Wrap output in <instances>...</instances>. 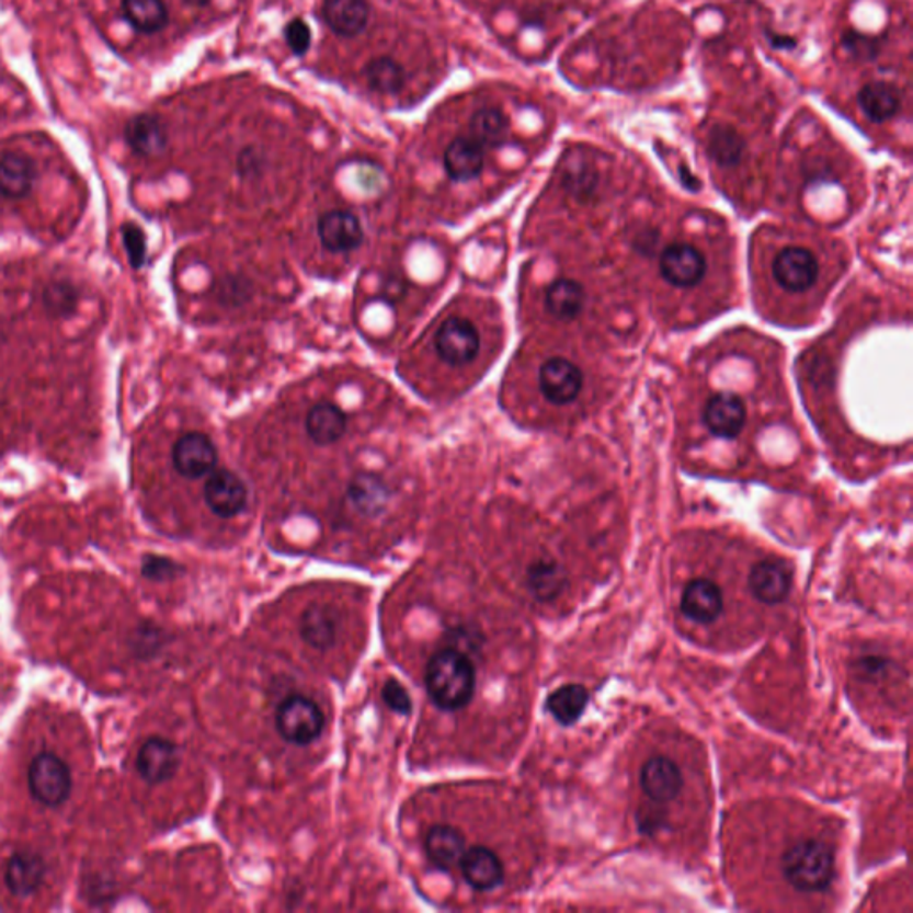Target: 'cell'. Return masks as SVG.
Segmentation results:
<instances>
[{
  "label": "cell",
  "instance_id": "obj_1",
  "mask_svg": "<svg viewBox=\"0 0 913 913\" xmlns=\"http://www.w3.org/2000/svg\"><path fill=\"white\" fill-rule=\"evenodd\" d=\"M785 883L798 894H823L835 880L837 856L830 842L813 835L794 838L779 856Z\"/></svg>",
  "mask_w": 913,
  "mask_h": 913
},
{
  "label": "cell",
  "instance_id": "obj_2",
  "mask_svg": "<svg viewBox=\"0 0 913 913\" xmlns=\"http://www.w3.org/2000/svg\"><path fill=\"white\" fill-rule=\"evenodd\" d=\"M426 693L441 710L455 712L469 705L477 687V671L466 653L445 648L426 665Z\"/></svg>",
  "mask_w": 913,
  "mask_h": 913
},
{
  "label": "cell",
  "instance_id": "obj_3",
  "mask_svg": "<svg viewBox=\"0 0 913 913\" xmlns=\"http://www.w3.org/2000/svg\"><path fill=\"white\" fill-rule=\"evenodd\" d=\"M771 278L789 295H807L818 287L823 266L821 259L803 243H787L771 259Z\"/></svg>",
  "mask_w": 913,
  "mask_h": 913
},
{
  "label": "cell",
  "instance_id": "obj_4",
  "mask_svg": "<svg viewBox=\"0 0 913 913\" xmlns=\"http://www.w3.org/2000/svg\"><path fill=\"white\" fill-rule=\"evenodd\" d=\"M708 259L698 244L673 241L659 255V275L674 289H694L707 277Z\"/></svg>",
  "mask_w": 913,
  "mask_h": 913
},
{
  "label": "cell",
  "instance_id": "obj_5",
  "mask_svg": "<svg viewBox=\"0 0 913 913\" xmlns=\"http://www.w3.org/2000/svg\"><path fill=\"white\" fill-rule=\"evenodd\" d=\"M275 727L284 741L307 746L323 732L326 716L311 698L293 694L278 705Z\"/></svg>",
  "mask_w": 913,
  "mask_h": 913
},
{
  "label": "cell",
  "instance_id": "obj_6",
  "mask_svg": "<svg viewBox=\"0 0 913 913\" xmlns=\"http://www.w3.org/2000/svg\"><path fill=\"white\" fill-rule=\"evenodd\" d=\"M30 790L45 807H59L72 792V775L68 765L54 753L34 756L27 773Z\"/></svg>",
  "mask_w": 913,
  "mask_h": 913
},
{
  "label": "cell",
  "instance_id": "obj_7",
  "mask_svg": "<svg viewBox=\"0 0 913 913\" xmlns=\"http://www.w3.org/2000/svg\"><path fill=\"white\" fill-rule=\"evenodd\" d=\"M584 378V372L579 364L562 355H555L540 364L537 383L546 402L564 407L577 402V398L582 395Z\"/></svg>",
  "mask_w": 913,
  "mask_h": 913
},
{
  "label": "cell",
  "instance_id": "obj_8",
  "mask_svg": "<svg viewBox=\"0 0 913 913\" xmlns=\"http://www.w3.org/2000/svg\"><path fill=\"white\" fill-rule=\"evenodd\" d=\"M639 785L644 798L655 807H671L684 792V771L670 756H651L642 764Z\"/></svg>",
  "mask_w": 913,
  "mask_h": 913
},
{
  "label": "cell",
  "instance_id": "obj_9",
  "mask_svg": "<svg viewBox=\"0 0 913 913\" xmlns=\"http://www.w3.org/2000/svg\"><path fill=\"white\" fill-rule=\"evenodd\" d=\"M434 345L443 363L459 368L477 360L480 350L479 330L466 318L452 316L435 332Z\"/></svg>",
  "mask_w": 913,
  "mask_h": 913
},
{
  "label": "cell",
  "instance_id": "obj_10",
  "mask_svg": "<svg viewBox=\"0 0 913 913\" xmlns=\"http://www.w3.org/2000/svg\"><path fill=\"white\" fill-rule=\"evenodd\" d=\"M680 614L696 627H712L724 613V594L707 577L691 579L680 594Z\"/></svg>",
  "mask_w": 913,
  "mask_h": 913
},
{
  "label": "cell",
  "instance_id": "obj_11",
  "mask_svg": "<svg viewBox=\"0 0 913 913\" xmlns=\"http://www.w3.org/2000/svg\"><path fill=\"white\" fill-rule=\"evenodd\" d=\"M701 421L712 437L722 441L739 440L747 423L746 403L733 392H718L705 402Z\"/></svg>",
  "mask_w": 913,
  "mask_h": 913
},
{
  "label": "cell",
  "instance_id": "obj_12",
  "mask_svg": "<svg viewBox=\"0 0 913 913\" xmlns=\"http://www.w3.org/2000/svg\"><path fill=\"white\" fill-rule=\"evenodd\" d=\"M172 463L175 471L184 479L201 480L215 471L218 452L209 435L187 432L175 441Z\"/></svg>",
  "mask_w": 913,
  "mask_h": 913
},
{
  "label": "cell",
  "instance_id": "obj_13",
  "mask_svg": "<svg viewBox=\"0 0 913 913\" xmlns=\"http://www.w3.org/2000/svg\"><path fill=\"white\" fill-rule=\"evenodd\" d=\"M204 500L213 514L230 520L247 509L249 489L230 469H216L204 486Z\"/></svg>",
  "mask_w": 913,
  "mask_h": 913
},
{
  "label": "cell",
  "instance_id": "obj_14",
  "mask_svg": "<svg viewBox=\"0 0 913 913\" xmlns=\"http://www.w3.org/2000/svg\"><path fill=\"white\" fill-rule=\"evenodd\" d=\"M747 587L756 602L779 605L789 598L792 589V571L781 560H758L751 568Z\"/></svg>",
  "mask_w": 913,
  "mask_h": 913
},
{
  "label": "cell",
  "instance_id": "obj_15",
  "mask_svg": "<svg viewBox=\"0 0 913 913\" xmlns=\"http://www.w3.org/2000/svg\"><path fill=\"white\" fill-rule=\"evenodd\" d=\"M318 238L329 252L346 254L360 249L364 241L360 218L345 209L329 210L318 220Z\"/></svg>",
  "mask_w": 913,
  "mask_h": 913
},
{
  "label": "cell",
  "instance_id": "obj_16",
  "mask_svg": "<svg viewBox=\"0 0 913 913\" xmlns=\"http://www.w3.org/2000/svg\"><path fill=\"white\" fill-rule=\"evenodd\" d=\"M136 767L147 784L159 785L175 775L179 767V751L173 742L163 737H150L139 747Z\"/></svg>",
  "mask_w": 913,
  "mask_h": 913
},
{
  "label": "cell",
  "instance_id": "obj_17",
  "mask_svg": "<svg viewBox=\"0 0 913 913\" xmlns=\"http://www.w3.org/2000/svg\"><path fill=\"white\" fill-rule=\"evenodd\" d=\"M368 0H323L321 19L332 33L341 38H355L368 27Z\"/></svg>",
  "mask_w": 913,
  "mask_h": 913
},
{
  "label": "cell",
  "instance_id": "obj_18",
  "mask_svg": "<svg viewBox=\"0 0 913 913\" xmlns=\"http://www.w3.org/2000/svg\"><path fill=\"white\" fill-rule=\"evenodd\" d=\"M459 866L469 887L479 890V892L498 889L505 880V870H503L500 856L486 846H473L466 849Z\"/></svg>",
  "mask_w": 913,
  "mask_h": 913
},
{
  "label": "cell",
  "instance_id": "obj_19",
  "mask_svg": "<svg viewBox=\"0 0 913 913\" xmlns=\"http://www.w3.org/2000/svg\"><path fill=\"white\" fill-rule=\"evenodd\" d=\"M38 168L25 153L8 152L0 158V196L22 201L33 192Z\"/></svg>",
  "mask_w": 913,
  "mask_h": 913
},
{
  "label": "cell",
  "instance_id": "obj_20",
  "mask_svg": "<svg viewBox=\"0 0 913 913\" xmlns=\"http://www.w3.org/2000/svg\"><path fill=\"white\" fill-rule=\"evenodd\" d=\"M446 175L454 182H469L480 178L486 164V150L469 136L455 138L445 150Z\"/></svg>",
  "mask_w": 913,
  "mask_h": 913
},
{
  "label": "cell",
  "instance_id": "obj_21",
  "mask_svg": "<svg viewBox=\"0 0 913 913\" xmlns=\"http://www.w3.org/2000/svg\"><path fill=\"white\" fill-rule=\"evenodd\" d=\"M125 141L141 158H159L168 149L163 122L153 115H136L125 125Z\"/></svg>",
  "mask_w": 913,
  "mask_h": 913
},
{
  "label": "cell",
  "instance_id": "obj_22",
  "mask_svg": "<svg viewBox=\"0 0 913 913\" xmlns=\"http://www.w3.org/2000/svg\"><path fill=\"white\" fill-rule=\"evenodd\" d=\"M425 852L437 869L449 872L459 866L466 853V838L460 830L448 824H435L426 833Z\"/></svg>",
  "mask_w": 913,
  "mask_h": 913
},
{
  "label": "cell",
  "instance_id": "obj_23",
  "mask_svg": "<svg viewBox=\"0 0 913 913\" xmlns=\"http://www.w3.org/2000/svg\"><path fill=\"white\" fill-rule=\"evenodd\" d=\"M349 420L340 407L330 402L312 406L306 416V432L318 446L334 445L346 434Z\"/></svg>",
  "mask_w": 913,
  "mask_h": 913
},
{
  "label": "cell",
  "instance_id": "obj_24",
  "mask_svg": "<svg viewBox=\"0 0 913 913\" xmlns=\"http://www.w3.org/2000/svg\"><path fill=\"white\" fill-rule=\"evenodd\" d=\"M901 91L892 82H869L858 91V105L875 124L892 121L901 111Z\"/></svg>",
  "mask_w": 913,
  "mask_h": 913
},
{
  "label": "cell",
  "instance_id": "obj_25",
  "mask_svg": "<svg viewBox=\"0 0 913 913\" xmlns=\"http://www.w3.org/2000/svg\"><path fill=\"white\" fill-rule=\"evenodd\" d=\"M301 637L316 650H329L334 646L340 631V614L323 603H315L301 616Z\"/></svg>",
  "mask_w": 913,
  "mask_h": 913
},
{
  "label": "cell",
  "instance_id": "obj_26",
  "mask_svg": "<svg viewBox=\"0 0 913 913\" xmlns=\"http://www.w3.org/2000/svg\"><path fill=\"white\" fill-rule=\"evenodd\" d=\"M45 864L36 853L19 852L11 856L5 869V883L13 894L27 898L44 881Z\"/></svg>",
  "mask_w": 913,
  "mask_h": 913
},
{
  "label": "cell",
  "instance_id": "obj_27",
  "mask_svg": "<svg viewBox=\"0 0 913 913\" xmlns=\"http://www.w3.org/2000/svg\"><path fill=\"white\" fill-rule=\"evenodd\" d=\"M391 491L377 475H357L349 486V500L361 516L375 517L388 507Z\"/></svg>",
  "mask_w": 913,
  "mask_h": 913
},
{
  "label": "cell",
  "instance_id": "obj_28",
  "mask_svg": "<svg viewBox=\"0 0 913 913\" xmlns=\"http://www.w3.org/2000/svg\"><path fill=\"white\" fill-rule=\"evenodd\" d=\"M545 307L555 320L571 321L579 318L585 307L584 286L571 278L555 281L546 289Z\"/></svg>",
  "mask_w": 913,
  "mask_h": 913
},
{
  "label": "cell",
  "instance_id": "obj_29",
  "mask_svg": "<svg viewBox=\"0 0 913 913\" xmlns=\"http://www.w3.org/2000/svg\"><path fill=\"white\" fill-rule=\"evenodd\" d=\"M568 584V577L562 566L553 559H537L526 571V585L534 598L539 602H551L559 598Z\"/></svg>",
  "mask_w": 913,
  "mask_h": 913
},
{
  "label": "cell",
  "instance_id": "obj_30",
  "mask_svg": "<svg viewBox=\"0 0 913 913\" xmlns=\"http://www.w3.org/2000/svg\"><path fill=\"white\" fill-rule=\"evenodd\" d=\"M122 11L133 30L141 34H156L170 22L164 0H122Z\"/></svg>",
  "mask_w": 913,
  "mask_h": 913
},
{
  "label": "cell",
  "instance_id": "obj_31",
  "mask_svg": "<svg viewBox=\"0 0 913 913\" xmlns=\"http://www.w3.org/2000/svg\"><path fill=\"white\" fill-rule=\"evenodd\" d=\"M509 121L497 107H483L469 121V138L477 141L483 150L498 149L507 141Z\"/></svg>",
  "mask_w": 913,
  "mask_h": 913
},
{
  "label": "cell",
  "instance_id": "obj_32",
  "mask_svg": "<svg viewBox=\"0 0 913 913\" xmlns=\"http://www.w3.org/2000/svg\"><path fill=\"white\" fill-rule=\"evenodd\" d=\"M363 76L369 90L377 91L380 95H395L402 91L407 81L402 65L389 56H380L366 62Z\"/></svg>",
  "mask_w": 913,
  "mask_h": 913
},
{
  "label": "cell",
  "instance_id": "obj_33",
  "mask_svg": "<svg viewBox=\"0 0 913 913\" xmlns=\"http://www.w3.org/2000/svg\"><path fill=\"white\" fill-rule=\"evenodd\" d=\"M589 694L585 687L579 684H569L550 694L546 701V708L550 710L555 721L569 727L582 718L587 707Z\"/></svg>",
  "mask_w": 913,
  "mask_h": 913
},
{
  "label": "cell",
  "instance_id": "obj_34",
  "mask_svg": "<svg viewBox=\"0 0 913 913\" xmlns=\"http://www.w3.org/2000/svg\"><path fill=\"white\" fill-rule=\"evenodd\" d=\"M746 144L732 125H714L708 133V153L722 168H732L741 163Z\"/></svg>",
  "mask_w": 913,
  "mask_h": 913
},
{
  "label": "cell",
  "instance_id": "obj_35",
  "mask_svg": "<svg viewBox=\"0 0 913 913\" xmlns=\"http://www.w3.org/2000/svg\"><path fill=\"white\" fill-rule=\"evenodd\" d=\"M79 293L68 283H54L45 289L44 301L48 312L58 318L70 316L76 311Z\"/></svg>",
  "mask_w": 913,
  "mask_h": 913
},
{
  "label": "cell",
  "instance_id": "obj_36",
  "mask_svg": "<svg viewBox=\"0 0 913 913\" xmlns=\"http://www.w3.org/2000/svg\"><path fill=\"white\" fill-rule=\"evenodd\" d=\"M122 240H124L130 266L135 270L141 269L147 261V240H145L144 230L130 221L122 225Z\"/></svg>",
  "mask_w": 913,
  "mask_h": 913
},
{
  "label": "cell",
  "instance_id": "obj_37",
  "mask_svg": "<svg viewBox=\"0 0 913 913\" xmlns=\"http://www.w3.org/2000/svg\"><path fill=\"white\" fill-rule=\"evenodd\" d=\"M284 39L287 47L297 58H304L311 50L312 33L311 27L304 19H293L284 25Z\"/></svg>",
  "mask_w": 913,
  "mask_h": 913
},
{
  "label": "cell",
  "instance_id": "obj_38",
  "mask_svg": "<svg viewBox=\"0 0 913 913\" xmlns=\"http://www.w3.org/2000/svg\"><path fill=\"white\" fill-rule=\"evenodd\" d=\"M842 47L846 48L847 54H852L856 59H875L880 54V42L876 38H870L866 34L855 33V31H847L842 36Z\"/></svg>",
  "mask_w": 913,
  "mask_h": 913
},
{
  "label": "cell",
  "instance_id": "obj_39",
  "mask_svg": "<svg viewBox=\"0 0 913 913\" xmlns=\"http://www.w3.org/2000/svg\"><path fill=\"white\" fill-rule=\"evenodd\" d=\"M383 699L384 704L388 705V707L391 708V710H395V712L400 714V716L411 714V696H409L406 687H403L398 680L389 678L388 682H386V685L383 687Z\"/></svg>",
  "mask_w": 913,
  "mask_h": 913
},
{
  "label": "cell",
  "instance_id": "obj_40",
  "mask_svg": "<svg viewBox=\"0 0 913 913\" xmlns=\"http://www.w3.org/2000/svg\"><path fill=\"white\" fill-rule=\"evenodd\" d=\"M178 573V566L173 564L172 560L163 559V557H147L144 564V574L152 580L172 579L173 574Z\"/></svg>",
  "mask_w": 913,
  "mask_h": 913
},
{
  "label": "cell",
  "instance_id": "obj_41",
  "mask_svg": "<svg viewBox=\"0 0 913 913\" xmlns=\"http://www.w3.org/2000/svg\"><path fill=\"white\" fill-rule=\"evenodd\" d=\"M771 45L778 48H794L796 47V39L787 38V36H771Z\"/></svg>",
  "mask_w": 913,
  "mask_h": 913
},
{
  "label": "cell",
  "instance_id": "obj_42",
  "mask_svg": "<svg viewBox=\"0 0 913 913\" xmlns=\"http://www.w3.org/2000/svg\"><path fill=\"white\" fill-rule=\"evenodd\" d=\"M182 2H186V4L195 5V8H204V5L209 4L210 0H182Z\"/></svg>",
  "mask_w": 913,
  "mask_h": 913
}]
</instances>
